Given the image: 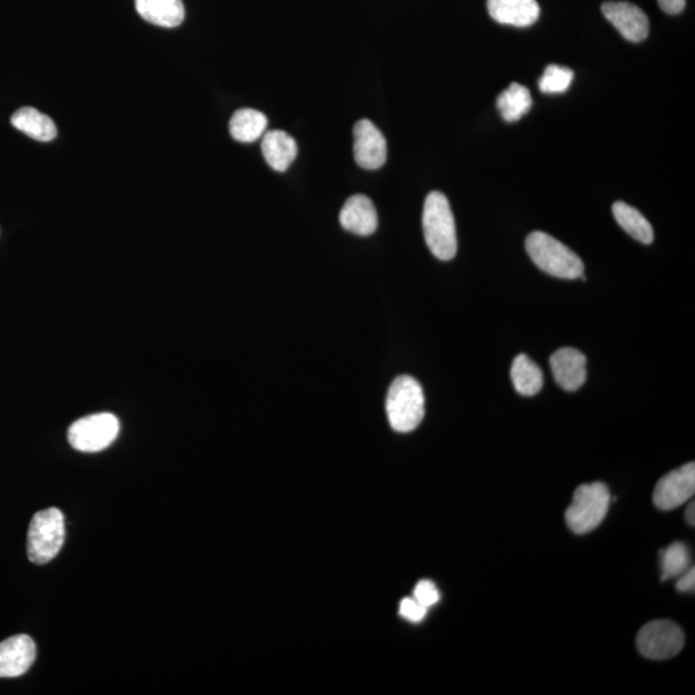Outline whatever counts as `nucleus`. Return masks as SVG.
Returning a JSON list of instances; mask_svg holds the SVG:
<instances>
[{"label":"nucleus","instance_id":"f257e3e1","mask_svg":"<svg viewBox=\"0 0 695 695\" xmlns=\"http://www.w3.org/2000/svg\"><path fill=\"white\" fill-rule=\"evenodd\" d=\"M425 241L434 257L451 260L457 253V237L454 214L447 197L433 191L427 196L423 212Z\"/></svg>","mask_w":695,"mask_h":695},{"label":"nucleus","instance_id":"f03ea898","mask_svg":"<svg viewBox=\"0 0 695 695\" xmlns=\"http://www.w3.org/2000/svg\"><path fill=\"white\" fill-rule=\"evenodd\" d=\"M526 249L533 263L547 275L563 280H576L584 276L585 266L581 258L545 232H532L527 237Z\"/></svg>","mask_w":695,"mask_h":695},{"label":"nucleus","instance_id":"7ed1b4c3","mask_svg":"<svg viewBox=\"0 0 695 695\" xmlns=\"http://www.w3.org/2000/svg\"><path fill=\"white\" fill-rule=\"evenodd\" d=\"M387 416L390 427L398 433H410L421 424L425 415V397L419 381L399 376L388 390Z\"/></svg>","mask_w":695,"mask_h":695},{"label":"nucleus","instance_id":"20e7f679","mask_svg":"<svg viewBox=\"0 0 695 695\" xmlns=\"http://www.w3.org/2000/svg\"><path fill=\"white\" fill-rule=\"evenodd\" d=\"M65 541V519L61 510L51 508L35 514L28 533L30 562L43 566L55 559Z\"/></svg>","mask_w":695,"mask_h":695},{"label":"nucleus","instance_id":"39448f33","mask_svg":"<svg viewBox=\"0 0 695 695\" xmlns=\"http://www.w3.org/2000/svg\"><path fill=\"white\" fill-rule=\"evenodd\" d=\"M611 504V493L602 482L582 484L578 487L566 513L569 528L577 535H585L602 524Z\"/></svg>","mask_w":695,"mask_h":695},{"label":"nucleus","instance_id":"423d86ee","mask_svg":"<svg viewBox=\"0 0 695 695\" xmlns=\"http://www.w3.org/2000/svg\"><path fill=\"white\" fill-rule=\"evenodd\" d=\"M118 417L102 414L83 417L76 420L67 433L70 445L80 452H100L112 445L119 436Z\"/></svg>","mask_w":695,"mask_h":695},{"label":"nucleus","instance_id":"0eeeda50","mask_svg":"<svg viewBox=\"0 0 695 695\" xmlns=\"http://www.w3.org/2000/svg\"><path fill=\"white\" fill-rule=\"evenodd\" d=\"M684 632L675 622L658 620L649 622L638 635V648L649 659L675 657L684 647Z\"/></svg>","mask_w":695,"mask_h":695},{"label":"nucleus","instance_id":"6e6552de","mask_svg":"<svg viewBox=\"0 0 695 695\" xmlns=\"http://www.w3.org/2000/svg\"><path fill=\"white\" fill-rule=\"evenodd\" d=\"M695 465L688 463L668 473L657 483L654 504L661 510H672L684 505L694 496Z\"/></svg>","mask_w":695,"mask_h":695},{"label":"nucleus","instance_id":"1a4fd4ad","mask_svg":"<svg viewBox=\"0 0 695 695\" xmlns=\"http://www.w3.org/2000/svg\"><path fill=\"white\" fill-rule=\"evenodd\" d=\"M354 159L361 168L376 170L387 161L388 147L383 133L372 121L362 119L354 125Z\"/></svg>","mask_w":695,"mask_h":695},{"label":"nucleus","instance_id":"9d476101","mask_svg":"<svg viewBox=\"0 0 695 695\" xmlns=\"http://www.w3.org/2000/svg\"><path fill=\"white\" fill-rule=\"evenodd\" d=\"M602 12L623 38L640 43L648 38L649 19L645 12L629 2H605Z\"/></svg>","mask_w":695,"mask_h":695},{"label":"nucleus","instance_id":"9b49d317","mask_svg":"<svg viewBox=\"0 0 695 695\" xmlns=\"http://www.w3.org/2000/svg\"><path fill=\"white\" fill-rule=\"evenodd\" d=\"M37 657V647L28 635H16L0 643V677L10 679L29 671Z\"/></svg>","mask_w":695,"mask_h":695},{"label":"nucleus","instance_id":"f8f14e48","mask_svg":"<svg viewBox=\"0 0 695 695\" xmlns=\"http://www.w3.org/2000/svg\"><path fill=\"white\" fill-rule=\"evenodd\" d=\"M556 383L567 392H575L587 378L585 354L575 348H560L550 358Z\"/></svg>","mask_w":695,"mask_h":695},{"label":"nucleus","instance_id":"ddd939ff","mask_svg":"<svg viewBox=\"0 0 695 695\" xmlns=\"http://www.w3.org/2000/svg\"><path fill=\"white\" fill-rule=\"evenodd\" d=\"M344 230L358 236H370L378 228V212L374 203L365 195L349 197L339 215Z\"/></svg>","mask_w":695,"mask_h":695},{"label":"nucleus","instance_id":"4468645a","mask_svg":"<svg viewBox=\"0 0 695 695\" xmlns=\"http://www.w3.org/2000/svg\"><path fill=\"white\" fill-rule=\"evenodd\" d=\"M488 12L496 22L515 28H528L540 17L536 0H487Z\"/></svg>","mask_w":695,"mask_h":695},{"label":"nucleus","instance_id":"2eb2a0df","mask_svg":"<svg viewBox=\"0 0 695 695\" xmlns=\"http://www.w3.org/2000/svg\"><path fill=\"white\" fill-rule=\"evenodd\" d=\"M262 152L267 164L276 172H286L298 155L295 139L282 130L264 133Z\"/></svg>","mask_w":695,"mask_h":695},{"label":"nucleus","instance_id":"dca6fc26","mask_svg":"<svg viewBox=\"0 0 695 695\" xmlns=\"http://www.w3.org/2000/svg\"><path fill=\"white\" fill-rule=\"evenodd\" d=\"M136 10L143 20L161 28H177L186 15L182 0H136Z\"/></svg>","mask_w":695,"mask_h":695},{"label":"nucleus","instance_id":"f3484780","mask_svg":"<svg viewBox=\"0 0 695 695\" xmlns=\"http://www.w3.org/2000/svg\"><path fill=\"white\" fill-rule=\"evenodd\" d=\"M11 124L35 141L51 142L57 137V127L53 120L34 107L17 110L12 115Z\"/></svg>","mask_w":695,"mask_h":695},{"label":"nucleus","instance_id":"a211bd4d","mask_svg":"<svg viewBox=\"0 0 695 695\" xmlns=\"http://www.w3.org/2000/svg\"><path fill=\"white\" fill-rule=\"evenodd\" d=\"M511 380L520 396L532 397L544 387V374L526 354L514 358Z\"/></svg>","mask_w":695,"mask_h":695},{"label":"nucleus","instance_id":"6ab92c4d","mask_svg":"<svg viewBox=\"0 0 695 695\" xmlns=\"http://www.w3.org/2000/svg\"><path fill=\"white\" fill-rule=\"evenodd\" d=\"M268 127L267 116L258 110L241 109L233 114L230 133L237 142L251 143L264 136Z\"/></svg>","mask_w":695,"mask_h":695},{"label":"nucleus","instance_id":"aec40b11","mask_svg":"<svg viewBox=\"0 0 695 695\" xmlns=\"http://www.w3.org/2000/svg\"><path fill=\"white\" fill-rule=\"evenodd\" d=\"M613 215L623 230L634 237L635 240L643 242L645 245L652 244L654 240L652 224L648 222V219L638 209L632 208V206L622 203V201H617L613 205Z\"/></svg>","mask_w":695,"mask_h":695},{"label":"nucleus","instance_id":"412c9836","mask_svg":"<svg viewBox=\"0 0 695 695\" xmlns=\"http://www.w3.org/2000/svg\"><path fill=\"white\" fill-rule=\"evenodd\" d=\"M533 105L531 92L522 84L513 83L497 97L496 106L502 119L514 123L523 118Z\"/></svg>","mask_w":695,"mask_h":695},{"label":"nucleus","instance_id":"4be33fe9","mask_svg":"<svg viewBox=\"0 0 695 695\" xmlns=\"http://www.w3.org/2000/svg\"><path fill=\"white\" fill-rule=\"evenodd\" d=\"M662 580L683 575L690 568V551L681 542H675L661 553Z\"/></svg>","mask_w":695,"mask_h":695},{"label":"nucleus","instance_id":"5701e85b","mask_svg":"<svg viewBox=\"0 0 695 695\" xmlns=\"http://www.w3.org/2000/svg\"><path fill=\"white\" fill-rule=\"evenodd\" d=\"M575 73L568 67L558 65L546 66L544 75L538 80V88L542 93L555 94L568 91Z\"/></svg>","mask_w":695,"mask_h":695},{"label":"nucleus","instance_id":"b1692460","mask_svg":"<svg viewBox=\"0 0 695 695\" xmlns=\"http://www.w3.org/2000/svg\"><path fill=\"white\" fill-rule=\"evenodd\" d=\"M414 598L417 600V602L423 605V607L430 608L439 602V598H441V596H439V591L433 582L424 580L420 581L419 584L416 585Z\"/></svg>","mask_w":695,"mask_h":695},{"label":"nucleus","instance_id":"393cba45","mask_svg":"<svg viewBox=\"0 0 695 695\" xmlns=\"http://www.w3.org/2000/svg\"><path fill=\"white\" fill-rule=\"evenodd\" d=\"M428 608L423 607L415 598L403 599L399 605V613L411 622H420L427 616Z\"/></svg>","mask_w":695,"mask_h":695},{"label":"nucleus","instance_id":"a878e982","mask_svg":"<svg viewBox=\"0 0 695 695\" xmlns=\"http://www.w3.org/2000/svg\"><path fill=\"white\" fill-rule=\"evenodd\" d=\"M676 587L680 593H694L695 569L693 567L685 571L683 575L677 577Z\"/></svg>","mask_w":695,"mask_h":695},{"label":"nucleus","instance_id":"bb28decb","mask_svg":"<svg viewBox=\"0 0 695 695\" xmlns=\"http://www.w3.org/2000/svg\"><path fill=\"white\" fill-rule=\"evenodd\" d=\"M659 7L668 15H679L684 11L686 0H657Z\"/></svg>","mask_w":695,"mask_h":695},{"label":"nucleus","instance_id":"cd10ccee","mask_svg":"<svg viewBox=\"0 0 695 695\" xmlns=\"http://www.w3.org/2000/svg\"><path fill=\"white\" fill-rule=\"evenodd\" d=\"M695 506L694 502H690L688 509H686L685 517H686V522L689 523V526H694L695 523Z\"/></svg>","mask_w":695,"mask_h":695}]
</instances>
